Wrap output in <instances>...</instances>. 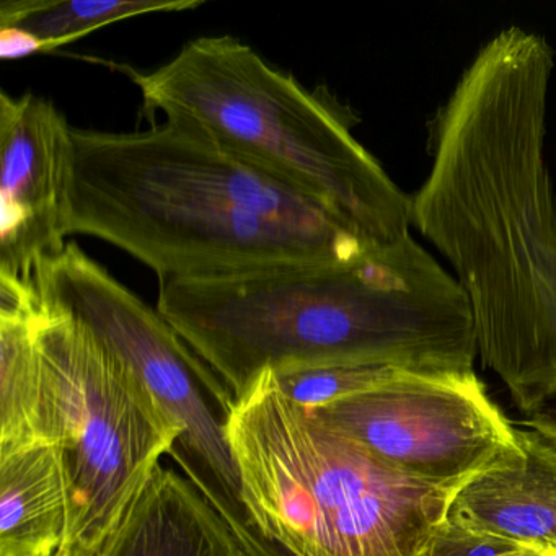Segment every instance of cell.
I'll return each mask as SVG.
<instances>
[{"instance_id":"16","label":"cell","mask_w":556,"mask_h":556,"mask_svg":"<svg viewBox=\"0 0 556 556\" xmlns=\"http://www.w3.org/2000/svg\"><path fill=\"white\" fill-rule=\"evenodd\" d=\"M545 549L447 517L425 556H542Z\"/></svg>"},{"instance_id":"8","label":"cell","mask_w":556,"mask_h":556,"mask_svg":"<svg viewBox=\"0 0 556 556\" xmlns=\"http://www.w3.org/2000/svg\"><path fill=\"white\" fill-rule=\"evenodd\" d=\"M311 413L387 467L452 494L523 455L519 428L477 372L406 374Z\"/></svg>"},{"instance_id":"11","label":"cell","mask_w":556,"mask_h":556,"mask_svg":"<svg viewBox=\"0 0 556 556\" xmlns=\"http://www.w3.org/2000/svg\"><path fill=\"white\" fill-rule=\"evenodd\" d=\"M89 556L250 555L203 493L175 468L161 465Z\"/></svg>"},{"instance_id":"3","label":"cell","mask_w":556,"mask_h":556,"mask_svg":"<svg viewBox=\"0 0 556 556\" xmlns=\"http://www.w3.org/2000/svg\"><path fill=\"white\" fill-rule=\"evenodd\" d=\"M74 233L118 247L161 285L354 262L380 247L168 122L132 132L73 128Z\"/></svg>"},{"instance_id":"15","label":"cell","mask_w":556,"mask_h":556,"mask_svg":"<svg viewBox=\"0 0 556 556\" xmlns=\"http://www.w3.org/2000/svg\"><path fill=\"white\" fill-rule=\"evenodd\" d=\"M273 374L286 396L314 412L412 372L392 367L324 366Z\"/></svg>"},{"instance_id":"5","label":"cell","mask_w":556,"mask_h":556,"mask_svg":"<svg viewBox=\"0 0 556 556\" xmlns=\"http://www.w3.org/2000/svg\"><path fill=\"white\" fill-rule=\"evenodd\" d=\"M229 435L250 519L282 556H425L457 496L374 458L271 370L237 400Z\"/></svg>"},{"instance_id":"18","label":"cell","mask_w":556,"mask_h":556,"mask_svg":"<svg viewBox=\"0 0 556 556\" xmlns=\"http://www.w3.org/2000/svg\"><path fill=\"white\" fill-rule=\"evenodd\" d=\"M542 556H556V548H546Z\"/></svg>"},{"instance_id":"9","label":"cell","mask_w":556,"mask_h":556,"mask_svg":"<svg viewBox=\"0 0 556 556\" xmlns=\"http://www.w3.org/2000/svg\"><path fill=\"white\" fill-rule=\"evenodd\" d=\"M73 126L53 102L0 96V276L35 285L67 242Z\"/></svg>"},{"instance_id":"14","label":"cell","mask_w":556,"mask_h":556,"mask_svg":"<svg viewBox=\"0 0 556 556\" xmlns=\"http://www.w3.org/2000/svg\"><path fill=\"white\" fill-rule=\"evenodd\" d=\"M201 5L203 0H4L0 27L22 28L41 41L43 53H53L126 18L178 14Z\"/></svg>"},{"instance_id":"19","label":"cell","mask_w":556,"mask_h":556,"mask_svg":"<svg viewBox=\"0 0 556 556\" xmlns=\"http://www.w3.org/2000/svg\"><path fill=\"white\" fill-rule=\"evenodd\" d=\"M54 556H73V555H71L70 549L63 548V549H60V552H58L56 555H54Z\"/></svg>"},{"instance_id":"12","label":"cell","mask_w":556,"mask_h":556,"mask_svg":"<svg viewBox=\"0 0 556 556\" xmlns=\"http://www.w3.org/2000/svg\"><path fill=\"white\" fill-rule=\"evenodd\" d=\"M73 494L63 451L0 455V556H54L70 539Z\"/></svg>"},{"instance_id":"17","label":"cell","mask_w":556,"mask_h":556,"mask_svg":"<svg viewBox=\"0 0 556 556\" xmlns=\"http://www.w3.org/2000/svg\"><path fill=\"white\" fill-rule=\"evenodd\" d=\"M35 53H43V45L34 35L15 27L0 30V56L4 60H18Z\"/></svg>"},{"instance_id":"10","label":"cell","mask_w":556,"mask_h":556,"mask_svg":"<svg viewBox=\"0 0 556 556\" xmlns=\"http://www.w3.org/2000/svg\"><path fill=\"white\" fill-rule=\"evenodd\" d=\"M519 428L523 455L475 480L448 517L540 548H556V416L540 413Z\"/></svg>"},{"instance_id":"4","label":"cell","mask_w":556,"mask_h":556,"mask_svg":"<svg viewBox=\"0 0 556 556\" xmlns=\"http://www.w3.org/2000/svg\"><path fill=\"white\" fill-rule=\"evenodd\" d=\"M144 112L213 142L304 194L376 245L412 233V197L357 141V118L229 35L188 41L151 73H129Z\"/></svg>"},{"instance_id":"6","label":"cell","mask_w":556,"mask_h":556,"mask_svg":"<svg viewBox=\"0 0 556 556\" xmlns=\"http://www.w3.org/2000/svg\"><path fill=\"white\" fill-rule=\"evenodd\" d=\"M37 340L48 444L63 451L73 494L66 549L89 556L174 451L180 431L136 370L79 321L41 305Z\"/></svg>"},{"instance_id":"7","label":"cell","mask_w":556,"mask_h":556,"mask_svg":"<svg viewBox=\"0 0 556 556\" xmlns=\"http://www.w3.org/2000/svg\"><path fill=\"white\" fill-rule=\"evenodd\" d=\"M48 311L89 328L136 370L180 431L168 457L224 517L250 556H282L250 519L230 444L232 393L157 308L67 242L35 276Z\"/></svg>"},{"instance_id":"2","label":"cell","mask_w":556,"mask_h":556,"mask_svg":"<svg viewBox=\"0 0 556 556\" xmlns=\"http://www.w3.org/2000/svg\"><path fill=\"white\" fill-rule=\"evenodd\" d=\"M157 311L236 402L268 370L468 376L478 359L464 288L412 233L354 262L164 282Z\"/></svg>"},{"instance_id":"1","label":"cell","mask_w":556,"mask_h":556,"mask_svg":"<svg viewBox=\"0 0 556 556\" xmlns=\"http://www.w3.org/2000/svg\"><path fill=\"white\" fill-rule=\"evenodd\" d=\"M555 50L504 28L431 123L412 224L470 302L478 357L520 412L556 403V191L546 162Z\"/></svg>"},{"instance_id":"13","label":"cell","mask_w":556,"mask_h":556,"mask_svg":"<svg viewBox=\"0 0 556 556\" xmlns=\"http://www.w3.org/2000/svg\"><path fill=\"white\" fill-rule=\"evenodd\" d=\"M37 289L0 281V455L48 444Z\"/></svg>"}]
</instances>
